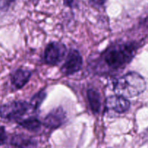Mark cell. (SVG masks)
<instances>
[{"instance_id": "6", "label": "cell", "mask_w": 148, "mask_h": 148, "mask_svg": "<svg viewBox=\"0 0 148 148\" xmlns=\"http://www.w3.org/2000/svg\"><path fill=\"white\" fill-rule=\"evenodd\" d=\"M66 120V115L62 108H58L52 110L45 117L44 125L49 129H57L62 126Z\"/></svg>"}, {"instance_id": "7", "label": "cell", "mask_w": 148, "mask_h": 148, "mask_svg": "<svg viewBox=\"0 0 148 148\" xmlns=\"http://www.w3.org/2000/svg\"><path fill=\"white\" fill-rule=\"evenodd\" d=\"M130 102L126 98L119 95L110 96L106 100V108L116 113H123L130 108Z\"/></svg>"}, {"instance_id": "12", "label": "cell", "mask_w": 148, "mask_h": 148, "mask_svg": "<svg viewBox=\"0 0 148 148\" xmlns=\"http://www.w3.org/2000/svg\"><path fill=\"white\" fill-rule=\"evenodd\" d=\"M46 97V92L45 91H40L38 93L36 94L29 102V105L31 106V110H36L38 108L40 107L41 104L44 101Z\"/></svg>"}, {"instance_id": "13", "label": "cell", "mask_w": 148, "mask_h": 148, "mask_svg": "<svg viewBox=\"0 0 148 148\" xmlns=\"http://www.w3.org/2000/svg\"><path fill=\"white\" fill-rule=\"evenodd\" d=\"M8 140V135H7L5 128L4 126H0V145H5Z\"/></svg>"}, {"instance_id": "2", "label": "cell", "mask_w": 148, "mask_h": 148, "mask_svg": "<svg viewBox=\"0 0 148 148\" xmlns=\"http://www.w3.org/2000/svg\"><path fill=\"white\" fill-rule=\"evenodd\" d=\"M137 48V44L134 42L115 45L104 52L103 60L109 68L119 69L131 62Z\"/></svg>"}, {"instance_id": "16", "label": "cell", "mask_w": 148, "mask_h": 148, "mask_svg": "<svg viewBox=\"0 0 148 148\" xmlns=\"http://www.w3.org/2000/svg\"><path fill=\"white\" fill-rule=\"evenodd\" d=\"M74 0H63L64 5L68 7H72L73 5Z\"/></svg>"}, {"instance_id": "4", "label": "cell", "mask_w": 148, "mask_h": 148, "mask_svg": "<svg viewBox=\"0 0 148 148\" xmlns=\"http://www.w3.org/2000/svg\"><path fill=\"white\" fill-rule=\"evenodd\" d=\"M66 52V47L62 43L52 42L49 44L45 49L44 59L47 64L55 65L62 60Z\"/></svg>"}, {"instance_id": "9", "label": "cell", "mask_w": 148, "mask_h": 148, "mask_svg": "<svg viewBox=\"0 0 148 148\" xmlns=\"http://www.w3.org/2000/svg\"><path fill=\"white\" fill-rule=\"evenodd\" d=\"M31 76V73L29 71L23 69H18L12 75L11 82L16 89H21L29 81Z\"/></svg>"}, {"instance_id": "1", "label": "cell", "mask_w": 148, "mask_h": 148, "mask_svg": "<svg viewBox=\"0 0 148 148\" xmlns=\"http://www.w3.org/2000/svg\"><path fill=\"white\" fill-rule=\"evenodd\" d=\"M146 89V82L140 74L129 72L118 79L113 85L116 95L125 98L139 96Z\"/></svg>"}, {"instance_id": "3", "label": "cell", "mask_w": 148, "mask_h": 148, "mask_svg": "<svg viewBox=\"0 0 148 148\" xmlns=\"http://www.w3.org/2000/svg\"><path fill=\"white\" fill-rule=\"evenodd\" d=\"M31 110L29 103L24 101H13L0 107V117L18 122Z\"/></svg>"}, {"instance_id": "15", "label": "cell", "mask_w": 148, "mask_h": 148, "mask_svg": "<svg viewBox=\"0 0 148 148\" xmlns=\"http://www.w3.org/2000/svg\"><path fill=\"white\" fill-rule=\"evenodd\" d=\"M89 2L93 5L99 7L102 6L105 4V2H106V0H89Z\"/></svg>"}, {"instance_id": "10", "label": "cell", "mask_w": 148, "mask_h": 148, "mask_svg": "<svg viewBox=\"0 0 148 148\" xmlns=\"http://www.w3.org/2000/svg\"><path fill=\"white\" fill-rule=\"evenodd\" d=\"M87 98L93 113H99L101 108V98L97 91L89 89L87 91Z\"/></svg>"}, {"instance_id": "11", "label": "cell", "mask_w": 148, "mask_h": 148, "mask_svg": "<svg viewBox=\"0 0 148 148\" xmlns=\"http://www.w3.org/2000/svg\"><path fill=\"white\" fill-rule=\"evenodd\" d=\"M18 123L23 128L28 131H31V132L38 131L41 127L40 121L34 117H30L28 119H23V120L19 121Z\"/></svg>"}, {"instance_id": "5", "label": "cell", "mask_w": 148, "mask_h": 148, "mask_svg": "<svg viewBox=\"0 0 148 148\" xmlns=\"http://www.w3.org/2000/svg\"><path fill=\"white\" fill-rule=\"evenodd\" d=\"M82 57L77 50L72 49L68 53L65 62L61 68V72L65 75H71L80 71L82 67Z\"/></svg>"}, {"instance_id": "14", "label": "cell", "mask_w": 148, "mask_h": 148, "mask_svg": "<svg viewBox=\"0 0 148 148\" xmlns=\"http://www.w3.org/2000/svg\"><path fill=\"white\" fill-rule=\"evenodd\" d=\"M15 0H0V11H4L8 8L12 2Z\"/></svg>"}, {"instance_id": "8", "label": "cell", "mask_w": 148, "mask_h": 148, "mask_svg": "<svg viewBox=\"0 0 148 148\" xmlns=\"http://www.w3.org/2000/svg\"><path fill=\"white\" fill-rule=\"evenodd\" d=\"M10 145L15 148H36V142L32 137L23 134H16L12 136Z\"/></svg>"}]
</instances>
